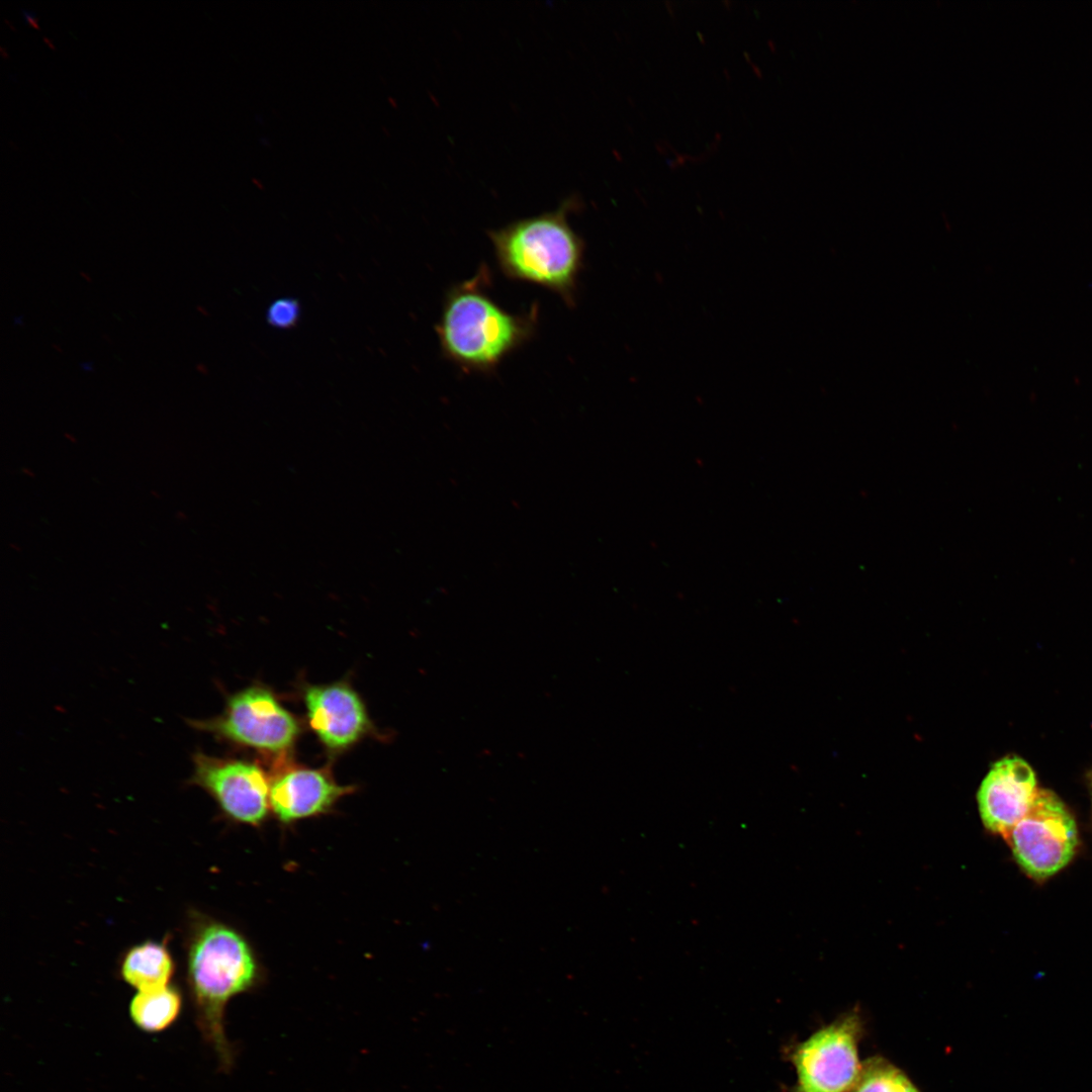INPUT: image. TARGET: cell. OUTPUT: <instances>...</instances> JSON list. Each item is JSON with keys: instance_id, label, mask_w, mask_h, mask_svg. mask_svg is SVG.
Masks as SVG:
<instances>
[{"instance_id": "cell-18", "label": "cell", "mask_w": 1092, "mask_h": 1092, "mask_svg": "<svg viewBox=\"0 0 1092 1092\" xmlns=\"http://www.w3.org/2000/svg\"><path fill=\"white\" fill-rule=\"evenodd\" d=\"M23 469H24L23 472H25V474H27L29 476H33V472L30 471L28 468H23Z\"/></svg>"}, {"instance_id": "cell-19", "label": "cell", "mask_w": 1092, "mask_h": 1092, "mask_svg": "<svg viewBox=\"0 0 1092 1092\" xmlns=\"http://www.w3.org/2000/svg\"><path fill=\"white\" fill-rule=\"evenodd\" d=\"M1090 783H1091V786H1092V772L1090 775Z\"/></svg>"}, {"instance_id": "cell-11", "label": "cell", "mask_w": 1092, "mask_h": 1092, "mask_svg": "<svg viewBox=\"0 0 1092 1092\" xmlns=\"http://www.w3.org/2000/svg\"><path fill=\"white\" fill-rule=\"evenodd\" d=\"M175 973V961L166 941L146 940L128 947L121 956V979L140 991L168 986Z\"/></svg>"}, {"instance_id": "cell-2", "label": "cell", "mask_w": 1092, "mask_h": 1092, "mask_svg": "<svg viewBox=\"0 0 1092 1092\" xmlns=\"http://www.w3.org/2000/svg\"><path fill=\"white\" fill-rule=\"evenodd\" d=\"M488 267L445 294L435 327L442 355L467 373L490 374L506 357L530 341L538 324V306L512 313L490 295Z\"/></svg>"}, {"instance_id": "cell-10", "label": "cell", "mask_w": 1092, "mask_h": 1092, "mask_svg": "<svg viewBox=\"0 0 1092 1092\" xmlns=\"http://www.w3.org/2000/svg\"><path fill=\"white\" fill-rule=\"evenodd\" d=\"M1036 791L1035 775L1023 759L1011 756L994 763L978 792L986 828L1007 838L1027 812Z\"/></svg>"}, {"instance_id": "cell-6", "label": "cell", "mask_w": 1092, "mask_h": 1092, "mask_svg": "<svg viewBox=\"0 0 1092 1092\" xmlns=\"http://www.w3.org/2000/svg\"><path fill=\"white\" fill-rule=\"evenodd\" d=\"M1006 839L1018 864L1035 880L1046 879L1069 863L1078 842L1073 816L1055 793L1044 789H1037Z\"/></svg>"}, {"instance_id": "cell-1", "label": "cell", "mask_w": 1092, "mask_h": 1092, "mask_svg": "<svg viewBox=\"0 0 1092 1092\" xmlns=\"http://www.w3.org/2000/svg\"><path fill=\"white\" fill-rule=\"evenodd\" d=\"M186 980L197 1023L222 1068L234 1054L224 1012L236 996L257 989L266 972L250 938L236 926L204 913L190 914L186 932Z\"/></svg>"}, {"instance_id": "cell-17", "label": "cell", "mask_w": 1092, "mask_h": 1092, "mask_svg": "<svg viewBox=\"0 0 1092 1092\" xmlns=\"http://www.w3.org/2000/svg\"><path fill=\"white\" fill-rule=\"evenodd\" d=\"M65 436H66V438H67L68 440H70L71 442H76V439L74 438V436H73V435H70V434L66 433V434H65Z\"/></svg>"}, {"instance_id": "cell-9", "label": "cell", "mask_w": 1092, "mask_h": 1092, "mask_svg": "<svg viewBox=\"0 0 1092 1092\" xmlns=\"http://www.w3.org/2000/svg\"><path fill=\"white\" fill-rule=\"evenodd\" d=\"M269 772L271 816L283 829L332 814L357 791L355 785L340 784L331 766L310 767L292 757L272 763Z\"/></svg>"}, {"instance_id": "cell-16", "label": "cell", "mask_w": 1092, "mask_h": 1092, "mask_svg": "<svg viewBox=\"0 0 1092 1092\" xmlns=\"http://www.w3.org/2000/svg\"><path fill=\"white\" fill-rule=\"evenodd\" d=\"M80 274L86 281L91 282V278L87 273L81 271Z\"/></svg>"}, {"instance_id": "cell-8", "label": "cell", "mask_w": 1092, "mask_h": 1092, "mask_svg": "<svg viewBox=\"0 0 1092 1092\" xmlns=\"http://www.w3.org/2000/svg\"><path fill=\"white\" fill-rule=\"evenodd\" d=\"M307 726L324 750L337 757L366 738H382L362 696L347 679L301 686Z\"/></svg>"}, {"instance_id": "cell-12", "label": "cell", "mask_w": 1092, "mask_h": 1092, "mask_svg": "<svg viewBox=\"0 0 1092 1092\" xmlns=\"http://www.w3.org/2000/svg\"><path fill=\"white\" fill-rule=\"evenodd\" d=\"M182 1006L180 991L174 986L139 991L129 1004V1014L135 1025L146 1031H161L170 1026Z\"/></svg>"}, {"instance_id": "cell-7", "label": "cell", "mask_w": 1092, "mask_h": 1092, "mask_svg": "<svg viewBox=\"0 0 1092 1092\" xmlns=\"http://www.w3.org/2000/svg\"><path fill=\"white\" fill-rule=\"evenodd\" d=\"M860 1034L859 1016L848 1013L797 1045L792 1054L798 1077L794 1092H850L862 1067Z\"/></svg>"}, {"instance_id": "cell-5", "label": "cell", "mask_w": 1092, "mask_h": 1092, "mask_svg": "<svg viewBox=\"0 0 1092 1092\" xmlns=\"http://www.w3.org/2000/svg\"><path fill=\"white\" fill-rule=\"evenodd\" d=\"M188 783L214 801L232 824L261 829L271 817L270 772L258 760L195 751Z\"/></svg>"}, {"instance_id": "cell-3", "label": "cell", "mask_w": 1092, "mask_h": 1092, "mask_svg": "<svg viewBox=\"0 0 1092 1092\" xmlns=\"http://www.w3.org/2000/svg\"><path fill=\"white\" fill-rule=\"evenodd\" d=\"M578 205L576 196L571 195L553 210L487 231L506 277L546 288L569 307L575 304L585 249L583 239L568 221V214Z\"/></svg>"}, {"instance_id": "cell-4", "label": "cell", "mask_w": 1092, "mask_h": 1092, "mask_svg": "<svg viewBox=\"0 0 1092 1092\" xmlns=\"http://www.w3.org/2000/svg\"><path fill=\"white\" fill-rule=\"evenodd\" d=\"M189 724L219 742L259 753L271 764L291 758L303 732L302 722L261 682L229 695L217 716Z\"/></svg>"}, {"instance_id": "cell-13", "label": "cell", "mask_w": 1092, "mask_h": 1092, "mask_svg": "<svg viewBox=\"0 0 1092 1092\" xmlns=\"http://www.w3.org/2000/svg\"><path fill=\"white\" fill-rule=\"evenodd\" d=\"M850 1092H920L897 1067L882 1058L868 1060Z\"/></svg>"}, {"instance_id": "cell-14", "label": "cell", "mask_w": 1092, "mask_h": 1092, "mask_svg": "<svg viewBox=\"0 0 1092 1092\" xmlns=\"http://www.w3.org/2000/svg\"><path fill=\"white\" fill-rule=\"evenodd\" d=\"M300 317L299 301L292 297L275 299L267 308V323L276 329H290Z\"/></svg>"}, {"instance_id": "cell-15", "label": "cell", "mask_w": 1092, "mask_h": 1092, "mask_svg": "<svg viewBox=\"0 0 1092 1092\" xmlns=\"http://www.w3.org/2000/svg\"><path fill=\"white\" fill-rule=\"evenodd\" d=\"M22 13L24 15V18H25L26 22H28L29 25H31V26H33L35 28H38L37 21H36L35 17L32 15V13H30V12H28L26 10H22Z\"/></svg>"}]
</instances>
